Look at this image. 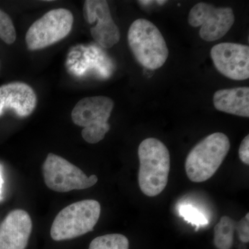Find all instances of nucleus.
Here are the masks:
<instances>
[{
  "instance_id": "1",
  "label": "nucleus",
  "mask_w": 249,
  "mask_h": 249,
  "mask_svg": "<svg viewBox=\"0 0 249 249\" xmlns=\"http://www.w3.org/2000/svg\"><path fill=\"white\" fill-rule=\"evenodd\" d=\"M138 155L141 191L150 197L159 196L168 184L170 168L168 147L159 139L147 138L139 145Z\"/></svg>"
},
{
  "instance_id": "2",
  "label": "nucleus",
  "mask_w": 249,
  "mask_h": 249,
  "mask_svg": "<svg viewBox=\"0 0 249 249\" xmlns=\"http://www.w3.org/2000/svg\"><path fill=\"white\" fill-rule=\"evenodd\" d=\"M229 137L215 132L205 137L187 156L185 169L193 182L201 183L212 178L222 165L229 150Z\"/></svg>"
},
{
  "instance_id": "3",
  "label": "nucleus",
  "mask_w": 249,
  "mask_h": 249,
  "mask_svg": "<svg viewBox=\"0 0 249 249\" xmlns=\"http://www.w3.org/2000/svg\"><path fill=\"white\" fill-rule=\"evenodd\" d=\"M129 49L137 61L155 70L164 65L169 55L168 46L160 29L147 19H136L127 34Z\"/></svg>"
},
{
  "instance_id": "4",
  "label": "nucleus",
  "mask_w": 249,
  "mask_h": 249,
  "mask_svg": "<svg viewBox=\"0 0 249 249\" xmlns=\"http://www.w3.org/2000/svg\"><path fill=\"white\" fill-rule=\"evenodd\" d=\"M101 212V204L93 199L73 203L57 214L51 228V237L62 241L85 235L93 231Z\"/></svg>"
},
{
  "instance_id": "5",
  "label": "nucleus",
  "mask_w": 249,
  "mask_h": 249,
  "mask_svg": "<svg viewBox=\"0 0 249 249\" xmlns=\"http://www.w3.org/2000/svg\"><path fill=\"white\" fill-rule=\"evenodd\" d=\"M114 103L107 96H91L77 103L71 111L73 122L83 127L82 137L90 144L102 141L109 132L108 120L114 109Z\"/></svg>"
},
{
  "instance_id": "6",
  "label": "nucleus",
  "mask_w": 249,
  "mask_h": 249,
  "mask_svg": "<svg viewBox=\"0 0 249 249\" xmlns=\"http://www.w3.org/2000/svg\"><path fill=\"white\" fill-rule=\"evenodd\" d=\"M73 16L66 9L51 10L29 28L25 40L30 51L40 50L53 45L71 32Z\"/></svg>"
},
{
  "instance_id": "7",
  "label": "nucleus",
  "mask_w": 249,
  "mask_h": 249,
  "mask_svg": "<svg viewBox=\"0 0 249 249\" xmlns=\"http://www.w3.org/2000/svg\"><path fill=\"white\" fill-rule=\"evenodd\" d=\"M42 174L49 189L58 193L88 189L98 181L96 175L87 176L76 165L53 153L47 155L42 165Z\"/></svg>"
},
{
  "instance_id": "8",
  "label": "nucleus",
  "mask_w": 249,
  "mask_h": 249,
  "mask_svg": "<svg viewBox=\"0 0 249 249\" xmlns=\"http://www.w3.org/2000/svg\"><path fill=\"white\" fill-rule=\"evenodd\" d=\"M188 23L193 27H200L199 36L206 42H213L224 37L235 23L231 8L215 7L200 2L192 8Z\"/></svg>"
},
{
  "instance_id": "9",
  "label": "nucleus",
  "mask_w": 249,
  "mask_h": 249,
  "mask_svg": "<svg viewBox=\"0 0 249 249\" xmlns=\"http://www.w3.org/2000/svg\"><path fill=\"white\" fill-rule=\"evenodd\" d=\"M211 58L219 73L229 79L245 80L249 78V47L233 42L213 46Z\"/></svg>"
},
{
  "instance_id": "10",
  "label": "nucleus",
  "mask_w": 249,
  "mask_h": 249,
  "mask_svg": "<svg viewBox=\"0 0 249 249\" xmlns=\"http://www.w3.org/2000/svg\"><path fill=\"white\" fill-rule=\"evenodd\" d=\"M84 16L89 24H96L90 29L93 40L104 48L114 47L121 38L119 27L111 17L107 1L88 0L85 1Z\"/></svg>"
},
{
  "instance_id": "11",
  "label": "nucleus",
  "mask_w": 249,
  "mask_h": 249,
  "mask_svg": "<svg viewBox=\"0 0 249 249\" xmlns=\"http://www.w3.org/2000/svg\"><path fill=\"white\" fill-rule=\"evenodd\" d=\"M32 228V220L27 211H11L0 224V249H25Z\"/></svg>"
},
{
  "instance_id": "12",
  "label": "nucleus",
  "mask_w": 249,
  "mask_h": 249,
  "mask_svg": "<svg viewBox=\"0 0 249 249\" xmlns=\"http://www.w3.org/2000/svg\"><path fill=\"white\" fill-rule=\"evenodd\" d=\"M37 103L35 91L30 85L14 82L0 86V116L12 109L19 117L30 116Z\"/></svg>"
},
{
  "instance_id": "13",
  "label": "nucleus",
  "mask_w": 249,
  "mask_h": 249,
  "mask_svg": "<svg viewBox=\"0 0 249 249\" xmlns=\"http://www.w3.org/2000/svg\"><path fill=\"white\" fill-rule=\"evenodd\" d=\"M213 105L218 111L249 118V88L218 90L214 93Z\"/></svg>"
},
{
  "instance_id": "14",
  "label": "nucleus",
  "mask_w": 249,
  "mask_h": 249,
  "mask_svg": "<svg viewBox=\"0 0 249 249\" xmlns=\"http://www.w3.org/2000/svg\"><path fill=\"white\" fill-rule=\"evenodd\" d=\"M236 223L232 218L223 216L214 228V245L217 249H231Z\"/></svg>"
},
{
  "instance_id": "15",
  "label": "nucleus",
  "mask_w": 249,
  "mask_h": 249,
  "mask_svg": "<svg viewBox=\"0 0 249 249\" xmlns=\"http://www.w3.org/2000/svg\"><path fill=\"white\" fill-rule=\"evenodd\" d=\"M128 239L121 234L99 236L91 241L89 249H129Z\"/></svg>"
},
{
  "instance_id": "16",
  "label": "nucleus",
  "mask_w": 249,
  "mask_h": 249,
  "mask_svg": "<svg viewBox=\"0 0 249 249\" xmlns=\"http://www.w3.org/2000/svg\"><path fill=\"white\" fill-rule=\"evenodd\" d=\"M178 213L187 222L195 227H205L209 224V219L206 215L193 205H181L178 209Z\"/></svg>"
},
{
  "instance_id": "17",
  "label": "nucleus",
  "mask_w": 249,
  "mask_h": 249,
  "mask_svg": "<svg viewBox=\"0 0 249 249\" xmlns=\"http://www.w3.org/2000/svg\"><path fill=\"white\" fill-rule=\"evenodd\" d=\"M17 34L14 22L10 16L0 9V38L7 45H12Z\"/></svg>"
},
{
  "instance_id": "18",
  "label": "nucleus",
  "mask_w": 249,
  "mask_h": 249,
  "mask_svg": "<svg viewBox=\"0 0 249 249\" xmlns=\"http://www.w3.org/2000/svg\"><path fill=\"white\" fill-rule=\"evenodd\" d=\"M238 232L239 238L244 243L249 242V214H246L245 217L236 224V229Z\"/></svg>"
},
{
  "instance_id": "19",
  "label": "nucleus",
  "mask_w": 249,
  "mask_h": 249,
  "mask_svg": "<svg viewBox=\"0 0 249 249\" xmlns=\"http://www.w3.org/2000/svg\"><path fill=\"white\" fill-rule=\"evenodd\" d=\"M239 157L246 165L249 164V136H246L239 148Z\"/></svg>"
},
{
  "instance_id": "20",
  "label": "nucleus",
  "mask_w": 249,
  "mask_h": 249,
  "mask_svg": "<svg viewBox=\"0 0 249 249\" xmlns=\"http://www.w3.org/2000/svg\"><path fill=\"white\" fill-rule=\"evenodd\" d=\"M3 183H4V180H3L1 171L0 170V199H1V193H2Z\"/></svg>"
}]
</instances>
